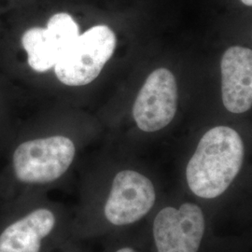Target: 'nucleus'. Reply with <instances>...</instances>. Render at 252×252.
<instances>
[{
  "label": "nucleus",
  "instance_id": "39448f33",
  "mask_svg": "<svg viewBox=\"0 0 252 252\" xmlns=\"http://www.w3.org/2000/svg\"><path fill=\"white\" fill-rule=\"evenodd\" d=\"M80 36V27L67 12H56L47 27H32L22 36L30 67L36 72H46L55 66Z\"/></svg>",
  "mask_w": 252,
  "mask_h": 252
},
{
  "label": "nucleus",
  "instance_id": "0eeeda50",
  "mask_svg": "<svg viewBox=\"0 0 252 252\" xmlns=\"http://www.w3.org/2000/svg\"><path fill=\"white\" fill-rule=\"evenodd\" d=\"M178 97V85L173 73L166 68L155 69L147 78L133 107L137 127L152 133L168 126L176 115Z\"/></svg>",
  "mask_w": 252,
  "mask_h": 252
},
{
  "label": "nucleus",
  "instance_id": "f257e3e1",
  "mask_svg": "<svg viewBox=\"0 0 252 252\" xmlns=\"http://www.w3.org/2000/svg\"><path fill=\"white\" fill-rule=\"evenodd\" d=\"M243 160V140L235 130L222 126L208 130L186 168L189 189L201 198H216L238 175Z\"/></svg>",
  "mask_w": 252,
  "mask_h": 252
},
{
  "label": "nucleus",
  "instance_id": "f03ea898",
  "mask_svg": "<svg viewBox=\"0 0 252 252\" xmlns=\"http://www.w3.org/2000/svg\"><path fill=\"white\" fill-rule=\"evenodd\" d=\"M76 146L63 135L28 140L13 153L16 178L27 184H48L60 179L72 164Z\"/></svg>",
  "mask_w": 252,
  "mask_h": 252
},
{
  "label": "nucleus",
  "instance_id": "1a4fd4ad",
  "mask_svg": "<svg viewBox=\"0 0 252 252\" xmlns=\"http://www.w3.org/2000/svg\"><path fill=\"white\" fill-rule=\"evenodd\" d=\"M49 207H38L8 226L0 234V252H40L57 226Z\"/></svg>",
  "mask_w": 252,
  "mask_h": 252
},
{
  "label": "nucleus",
  "instance_id": "6e6552de",
  "mask_svg": "<svg viewBox=\"0 0 252 252\" xmlns=\"http://www.w3.org/2000/svg\"><path fill=\"white\" fill-rule=\"evenodd\" d=\"M221 96L226 109L240 114L252 107V50L230 47L220 62Z\"/></svg>",
  "mask_w": 252,
  "mask_h": 252
},
{
  "label": "nucleus",
  "instance_id": "20e7f679",
  "mask_svg": "<svg viewBox=\"0 0 252 252\" xmlns=\"http://www.w3.org/2000/svg\"><path fill=\"white\" fill-rule=\"evenodd\" d=\"M155 200L156 192L150 179L134 170H123L111 182L103 215L112 226L130 225L152 210Z\"/></svg>",
  "mask_w": 252,
  "mask_h": 252
},
{
  "label": "nucleus",
  "instance_id": "9b49d317",
  "mask_svg": "<svg viewBox=\"0 0 252 252\" xmlns=\"http://www.w3.org/2000/svg\"><path fill=\"white\" fill-rule=\"evenodd\" d=\"M245 7L252 8V0H238Z\"/></svg>",
  "mask_w": 252,
  "mask_h": 252
},
{
  "label": "nucleus",
  "instance_id": "423d86ee",
  "mask_svg": "<svg viewBox=\"0 0 252 252\" xmlns=\"http://www.w3.org/2000/svg\"><path fill=\"white\" fill-rule=\"evenodd\" d=\"M153 232L158 252H198L205 217L201 207L192 203L164 207L154 219Z\"/></svg>",
  "mask_w": 252,
  "mask_h": 252
},
{
  "label": "nucleus",
  "instance_id": "7ed1b4c3",
  "mask_svg": "<svg viewBox=\"0 0 252 252\" xmlns=\"http://www.w3.org/2000/svg\"><path fill=\"white\" fill-rule=\"evenodd\" d=\"M116 35L106 25L91 27L55 64L57 79L68 86H83L94 81L114 54Z\"/></svg>",
  "mask_w": 252,
  "mask_h": 252
},
{
  "label": "nucleus",
  "instance_id": "9d476101",
  "mask_svg": "<svg viewBox=\"0 0 252 252\" xmlns=\"http://www.w3.org/2000/svg\"><path fill=\"white\" fill-rule=\"evenodd\" d=\"M114 252H136L134 249L130 248V247H123V248H120L118 249L117 251H115Z\"/></svg>",
  "mask_w": 252,
  "mask_h": 252
}]
</instances>
